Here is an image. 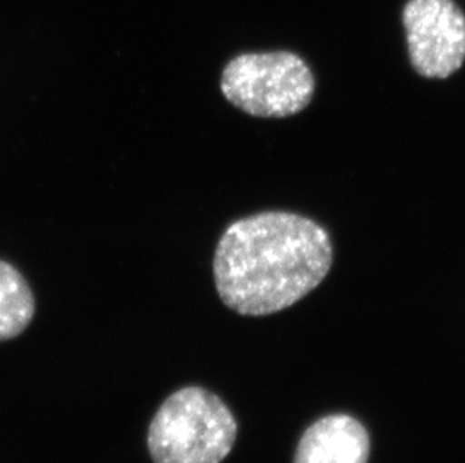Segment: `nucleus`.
Returning <instances> with one entry per match:
<instances>
[{
  "instance_id": "nucleus-3",
  "label": "nucleus",
  "mask_w": 465,
  "mask_h": 463,
  "mask_svg": "<svg viewBox=\"0 0 465 463\" xmlns=\"http://www.w3.org/2000/svg\"><path fill=\"white\" fill-rule=\"evenodd\" d=\"M315 80L294 53H247L229 62L222 93L238 109L258 118H286L308 107Z\"/></svg>"
},
{
  "instance_id": "nucleus-4",
  "label": "nucleus",
  "mask_w": 465,
  "mask_h": 463,
  "mask_svg": "<svg viewBox=\"0 0 465 463\" xmlns=\"http://www.w3.org/2000/svg\"><path fill=\"white\" fill-rule=\"evenodd\" d=\"M414 70L428 79H446L465 61V15L453 0H409L404 14Z\"/></svg>"
},
{
  "instance_id": "nucleus-1",
  "label": "nucleus",
  "mask_w": 465,
  "mask_h": 463,
  "mask_svg": "<svg viewBox=\"0 0 465 463\" xmlns=\"http://www.w3.org/2000/svg\"><path fill=\"white\" fill-rule=\"evenodd\" d=\"M331 263L333 245L320 224L290 212H262L238 220L220 238L215 286L240 315H272L320 286Z\"/></svg>"
},
{
  "instance_id": "nucleus-6",
  "label": "nucleus",
  "mask_w": 465,
  "mask_h": 463,
  "mask_svg": "<svg viewBox=\"0 0 465 463\" xmlns=\"http://www.w3.org/2000/svg\"><path fill=\"white\" fill-rule=\"evenodd\" d=\"M35 300L22 274L0 261V341L20 336L31 324Z\"/></svg>"
},
{
  "instance_id": "nucleus-2",
  "label": "nucleus",
  "mask_w": 465,
  "mask_h": 463,
  "mask_svg": "<svg viewBox=\"0 0 465 463\" xmlns=\"http://www.w3.org/2000/svg\"><path fill=\"white\" fill-rule=\"evenodd\" d=\"M237 439V421L217 396L185 387L158 408L148 430L154 463H220Z\"/></svg>"
},
{
  "instance_id": "nucleus-5",
  "label": "nucleus",
  "mask_w": 465,
  "mask_h": 463,
  "mask_svg": "<svg viewBox=\"0 0 465 463\" xmlns=\"http://www.w3.org/2000/svg\"><path fill=\"white\" fill-rule=\"evenodd\" d=\"M371 442L363 424L336 414L318 419L300 439L294 463H368Z\"/></svg>"
}]
</instances>
